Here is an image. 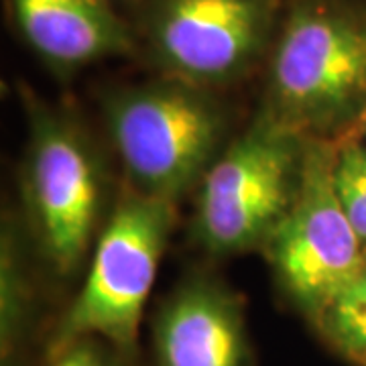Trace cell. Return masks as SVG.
I'll return each instance as SVG.
<instances>
[{"label":"cell","mask_w":366,"mask_h":366,"mask_svg":"<svg viewBox=\"0 0 366 366\" xmlns=\"http://www.w3.org/2000/svg\"><path fill=\"white\" fill-rule=\"evenodd\" d=\"M283 124H336L366 98V13L344 0H297L271 67Z\"/></svg>","instance_id":"1"},{"label":"cell","mask_w":366,"mask_h":366,"mask_svg":"<svg viewBox=\"0 0 366 366\" xmlns=\"http://www.w3.org/2000/svg\"><path fill=\"white\" fill-rule=\"evenodd\" d=\"M171 218L169 199L139 192L120 202L96 247L88 279L55 334L53 354L66 352L88 334H100L122 350L134 346Z\"/></svg>","instance_id":"2"},{"label":"cell","mask_w":366,"mask_h":366,"mask_svg":"<svg viewBox=\"0 0 366 366\" xmlns=\"http://www.w3.org/2000/svg\"><path fill=\"white\" fill-rule=\"evenodd\" d=\"M301 149L283 122H262L209 167L199 196V234L216 252L271 238L297 194Z\"/></svg>","instance_id":"3"},{"label":"cell","mask_w":366,"mask_h":366,"mask_svg":"<svg viewBox=\"0 0 366 366\" xmlns=\"http://www.w3.org/2000/svg\"><path fill=\"white\" fill-rule=\"evenodd\" d=\"M110 131L141 194L171 202L209 161L222 118L202 94L163 81L117 98L110 104Z\"/></svg>","instance_id":"4"},{"label":"cell","mask_w":366,"mask_h":366,"mask_svg":"<svg viewBox=\"0 0 366 366\" xmlns=\"http://www.w3.org/2000/svg\"><path fill=\"white\" fill-rule=\"evenodd\" d=\"M336 155L315 143L303 151L295 199L271 234V257L293 300L320 312L366 269L358 238L334 183Z\"/></svg>","instance_id":"5"},{"label":"cell","mask_w":366,"mask_h":366,"mask_svg":"<svg viewBox=\"0 0 366 366\" xmlns=\"http://www.w3.org/2000/svg\"><path fill=\"white\" fill-rule=\"evenodd\" d=\"M277 0H157L149 21L159 57L187 79L218 81L249 66Z\"/></svg>","instance_id":"6"},{"label":"cell","mask_w":366,"mask_h":366,"mask_svg":"<svg viewBox=\"0 0 366 366\" xmlns=\"http://www.w3.org/2000/svg\"><path fill=\"white\" fill-rule=\"evenodd\" d=\"M29 189L43 242L59 271L84 257L98 209V182L90 157L74 132L55 120L35 124Z\"/></svg>","instance_id":"7"},{"label":"cell","mask_w":366,"mask_h":366,"mask_svg":"<svg viewBox=\"0 0 366 366\" xmlns=\"http://www.w3.org/2000/svg\"><path fill=\"white\" fill-rule=\"evenodd\" d=\"M26 43L55 66L131 51V33L106 0H11Z\"/></svg>","instance_id":"8"},{"label":"cell","mask_w":366,"mask_h":366,"mask_svg":"<svg viewBox=\"0 0 366 366\" xmlns=\"http://www.w3.org/2000/svg\"><path fill=\"white\" fill-rule=\"evenodd\" d=\"M163 366H250L236 305L209 285L183 289L159 324Z\"/></svg>","instance_id":"9"},{"label":"cell","mask_w":366,"mask_h":366,"mask_svg":"<svg viewBox=\"0 0 366 366\" xmlns=\"http://www.w3.org/2000/svg\"><path fill=\"white\" fill-rule=\"evenodd\" d=\"M320 322L338 350L366 362V269L330 300Z\"/></svg>","instance_id":"10"},{"label":"cell","mask_w":366,"mask_h":366,"mask_svg":"<svg viewBox=\"0 0 366 366\" xmlns=\"http://www.w3.org/2000/svg\"><path fill=\"white\" fill-rule=\"evenodd\" d=\"M334 183H336V194H338L346 218L350 220L362 244H366V196L350 167L338 155H336V167H334Z\"/></svg>","instance_id":"11"},{"label":"cell","mask_w":366,"mask_h":366,"mask_svg":"<svg viewBox=\"0 0 366 366\" xmlns=\"http://www.w3.org/2000/svg\"><path fill=\"white\" fill-rule=\"evenodd\" d=\"M51 366H110L104 360V356L98 352L88 342H78L66 352L57 356V360Z\"/></svg>","instance_id":"12"},{"label":"cell","mask_w":366,"mask_h":366,"mask_svg":"<svg viewBox=\"0 0 366 366\" xmlns=\"http://www.w3.org/2000/svg\"><path fill=\"white\" fill-rule=\"evenodd\" d=\"M338 157L350 167L356 182L362 187V192H365L366 196V149L358 147V144H346L338 153Z\"/></svg>","instance_id":"13"},{"label":"cell","mask_w":366,"mask_h":366,"mask_svg":"<svg viewBox=\"0 0 366 366\" xmlns=\"http://www.w3.org/2000/svg\"><path fill=\"white\" fill-rule=\"evenodd\" d=\"M365 262H366V257H365Z\"/></svg>","instance_id":"14"}]
</instances>
